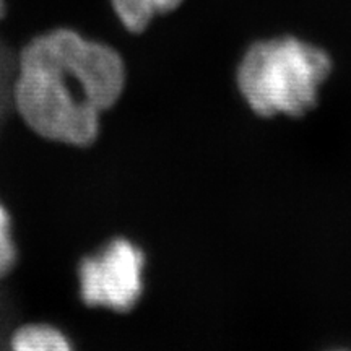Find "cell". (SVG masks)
I'll return each instance as SVG.
<instances>
[{
  "instance_id": "cell-1",
  "label": "cell",
  "mask_w": 351,
  "mask_h": 351,
  "mask_svg": "<svg viewBox=\"0 0 351 351\" xmlns=\"http://www.w3.org/2000/svg\"><path fill=\"white\" fill-rule=\"evenodd\" d=\"M125 82L119 51L64 26L23 47L13 99L21 121L38 137L88 148L101 134V114L116 106Z\"/></svg>"
},
{
  "instance_id": "cell-2",
  "label": "cell",
  "mask_w": 351,
  "mask_h": 351,
  "mask_svg": "<svg viewBox=\"0 0 351 351\" xmlns=\"http://www.w3.org/2000/svg\"><path fill=\"white\" fill-rule=\"evenodd\" d=\"M332 72L327 51L293 36L252 44L241 60L238 86L252 111L263 117H300L317 103Z\"/></svg>"
},
{
  "instance_id": "cell-3",
  "label": "cell",
  "mask_w": 351,
  "mask_h": 351,
  "mask_svg": "<svg viewBox=\"0 0 351 351\" xmlns=\"http://www.w3.org/2000/svg\"><path fill=\"white\" fill-rule=\"evenodd\" d=\"M78 296L91 309L130 313L145 289V254L124 236L109 239L77 267Z\"/></svg>"
},
{
  "instance_id": "cell-4",
  "label": "cell",
  "mask_w": 351,
  "mask_h": 351,
  "mask_svg": "<svg viewBox=\"0 0 351 351\" xmlns=\"http://www.w3.org/2000/svg\"><path fill=\"white\" fill-rule=\"evenodd\" d=\"M184 0H109L111 8L129 33H143L160 15L174 12Z\"/></svg>"
},
{
  "instance_id": "cell-5",
  "label": "cell",
  "mask_w": 351,
  "mask_h": 351,
  "mask_svg": "<svg viewBox=\"0 0 351 351\" xmlns=\"http://www.w3.org/2000/svg\"><path fill=\"white\" fill-rule=\"evenodd\" d=\"M10 351H73V346L60 328L34 322L16 328L10 340Z\"/></svg>"
},
{
  "instance_id": "cell-6",
  "label": "cell",
  "mask_w": 351,
  "mask_h": 351,
  "mask_svg": "<svg viewBox=\"0 0 351 351\" xmlns=\"http://www.w3.org/2000/svg\"><path fill=\"white\" fill-rule=\"evenodd\" d=\"M19 262L13 219L2 200H0V280L8 276Z\"/></svg>"
},
{
  "instance_id": "cell-7",
  "label": "cell",
  "mask_w": 351,
  "mask_h": 351,
  "mask_svg": "<svg viewBox=\"0 0 351 351\" xmlns=\"http://www.w3.org/2000/svg\"><path fill=\"white\" fill-rule=\"evenodd\" d=\"M5 15V0H0V20Z\"/></svg>"
}]
</instances>
